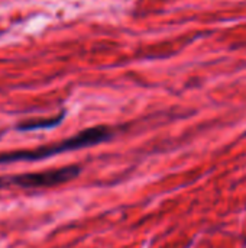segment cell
I'll list each match as a JSON object with an SVG mask.
<instances>
[{
	"label": "cell",
	"instance_id": "cell-1",
	"mask_svg": "<svg viewBox=\"0 0 246 248\" xmlns=\"http://www.w3.org/2000/svg\"><path fill=\"white\" fill-rule=\"evenodd\" d=\"M113 137V131L109 126L100 125V126H93L87 128L77 135H72L67 140H62L59 142H54L49 145H42L33 150H19V151H9V153H1L0 154V164H7V163H17V161H39V160H46L49 157L68 153V151H75L93 145H99L104 141H109Z\"/></svg>",
	"mask_w": 246,
	"mask_h": 248
},
{
	"label": "cell",
	"instance_id": "cell-3",
	"mask_svg": "<svg viewBox=\"0 0 246 248\" xmlns=\"http://www.w3.org/2000/svg\"><path fill=\"white\" fill-rule=\"evenodd\" d=\"M65 116V112H61L58 113L57 116H52V118H38V119H28V121H23L20 122L16 129L17 131H23V132H28V131H36V129H49V128H55L58 126L62 119Z\"/></svg>",
	"mask_w": 246,
	"mask_h": 248
},
{
	"label": "cell",
	"instance_id": "cell-2",
	"mask_svg": "<svg viewBox=\"0 0 246 248\" xmlns=\"http://www.w3.org/2000/svg\"><path fill=\"white\" fill-rule=\"evenodd\" d=\"M81 173L78 166H65L61 169H51L36 173H25L0 177V189L16 186L22 189H39V187H54L75 179Z\"/></svg>",
	"mask_w": 246,
	"mask_h": 248
}]
</instances>
